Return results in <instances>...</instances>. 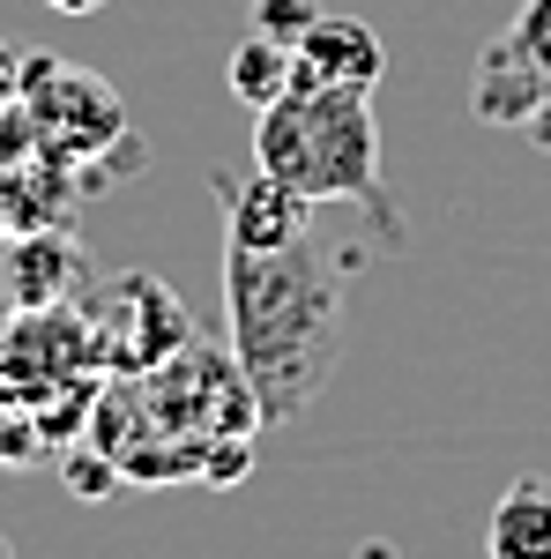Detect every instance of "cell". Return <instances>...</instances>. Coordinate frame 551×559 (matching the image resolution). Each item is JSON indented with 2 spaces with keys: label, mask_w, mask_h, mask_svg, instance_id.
Masks as SVG:
<instances>
[{
  "label": "cell",
  "mask_w": 551,
  "mask_h": 559,
  "mask_svg": "<svg viewBox=\"0 0 551 559\" xmlns=\"http://www.w3.org/2000/svg\"><path fill=\"white\" fill-rule=\"evenodd\" d=\"M350 276H358V247H328L321 231H306L291 247H224L231 358L254 388L261 426L313 411V395L343 366Z\"/></svg>",
  "instance_id": "6da1fadb"
},
{
  "label": "cell",
  "mask_w": 551,
  "mask_h": 559,
  "mask_svg": "<svg viewBox=\"0 0 551 559\" xmlns=\"http://www.w3.org/2000/svg\"><path fill=\"white\" fill-rule=\"evenodd\" d=\"M254 165L298 187L306 202H358L381 224L387 247H403V216L381 187V120L373 90L291 83L276 105L254 112Z\"/></svg>",
  "instance_id": "7a4b0ae2"
},
{
  "label": "cell",
  "mask_w": 551,
  "mask_h": 559,
  "mask_svg": "<svg viewBox=\"0 0 551 559\" xmlns=\"http://www.w3.org/2000/svg\"><path fill=\"white\" fill-rule=\"evenodd\" d=\"M23 112H31L38 157L68 165L75 179L89 173V157H105L128 134V112H120L112 83L75 68V60H52V52H23Z\"/></svg>",
  "instance_id": "3957f363"
},
{
  "label": "cell",
  "mask_w": 551,
  "mask_h": 559,
  "mask_svg": "<svg viewBox=\"0 0 551 559\" xmlns=\"http://www.w3.org/2000/svg\"><path fill=\"white\" fill-rule=\"evenodd\" d=\"M83 321H89V344H97V366H105V373H149V366H165L171 350L194 344L187 306L171 299L157 276H142V269L112 276V284L89 276Z\"/></svg>",
  "instance_id": "277c9868"
},
{
  "label": "cell",
  "mask_w": 551,
  "mask_h": 559,
  "mask_svg": "<svg viewBox=\"0 0 551 559\" xmlns=\"http://www.w3.org/2000/svg\"><path fill=\"white\" fill-rule=\"evenodd\" d=\"M209 187H216V202H224V247H291V239L313 231V210H321V202H306L298 187H284L261 165L247 179L216 173Z\"/></svg>",
  "instance_id": "5b68a950"
},
{
  "label": "cell",
  "mask_w": 551,
  "mask_h": 559,
  "mask_svg": "<svg viewBox=\"0 0 551 559\" xmlns=\"http://www.w3.org/2000/svg\"><path fill=\"white\" fill-rule=\"evenodd\" d=\"M387 75V45L373 23L358 15H313V31L291 45V83H321V90H373Z\"/></svg>",
  "instance_id": "8992f818"
},
{
  "label": "cell",
  "mask_w": 551,
  "mask_h": 559,
  "mask_svg": "<svg viewBox=\"0 0 551 559\" xmlns=\"http://www.w3.org/2000/svg\"><path fill=\"white\" fill-rule=\"evenodd\" d=\"M0 276H8V306H68L89 292V254L75 247V231H23L8 239L0 254Z\"/></svg>",
  "instance_id": "52a82bcc"
},
{
  "label": "cell",
  "mask_w": 551,
  "mask_h": 559,
  "mask_svg": "<svg viewBox=\"0 0 551 559\" xmlns=\"http://www.w3.org/2000/svg\"><path fill=\"white\" fill-rule=\"evenodd\" d=\"M484 559H551V477H514L484 522Z\"/></svg>",
  "instance_id": "ba28073f"
},
{
  "label": "cell",
  "mask_w": 551,
  "mask_h": 559,
  "mask_svg": "<svg viewBox=\"0 0 551 559\" xmlns=\"http://www.w3.org/2000/svg\"><path fill=\"white\" fill-rule=\"evenodd\" d=\"M544 105H551V90L537 83L529 60L500 38L492 52H484V68H477V120H492V128H529Z\"/></svg>",
  "instance_id": "9c48e42d"
},
{
  "label": "cell",
  "mask_w": 551,
  "mask_h": 559,
  "mask_svg": "<svg viewBox=\"0 0 551 559\" xmlns=\"http://www.w3.org/2000/svg\"><path fill=\"white\" fill-rule=\"evenodd\" d=\"M224 83H231V97H239L247 112L276 105V97L291 90V45L268 38V31H247V38L231 45V60H224Z\"/></svg>",
  "instance_id": "30bf717a"
},
{
  "label": "cell",
  "mask_w": 551,
  "mask_h": 559,
  "mask_svg": "<svg viewBox=\"0 0 551 559\" xmlns=\"http://www.w3.org/2000/svg\"><path fill=\"white\" fill-rule=\"evenodd\" d=\"M60 455V440L45 432V418L31 403H15V395H0V471H38Z\"/></svg>",
  "instance_id": "8fae6325"
},
{
  "label": "cell",
  "mask_w": 551,
  "mask_h": 559,
  "mask_svg": "<svg viewBox=\"0 0 551 559\" xmlns=\"http://www.w3.org/2000/svg\"><path fill=\"white\" fill-rule=\"evenodd\" d=\"M507 45L529 60V75L551 90V0H522V15L507 23Z\"/></svg>",
  "instance_id": "7c38bea8"
},
{
  "label": "cell",
  "mask_w": 551,
  "mask_h": 559,
  "mask_svg": "<svg viewBox=\"0 0 551 559\" xmlns=\"http://www.w3.org/2000/svg\"><path fill=\"white\" fill-rule=\"evenodd\" d=\"M60 477H68V492H83V500H105V492L120 485V463H112L97 440H75V448H60Z\"/></svg>",
  "instance_id": "4fadbf2b"
},
{
  "label": "cell",
  "mask_w": 551,
  "mask_h": 559,
  "mask_svg": "<svg viewBox=\"0 0 551 559\" xmlns=\"http://www.w3.org/2000/svg\"><path fill=\"white\" fill-rule=\"evenodd\" d=\"M313 15H321V0H254V31H268V38H284V45L306 38Z\"/></svg>",
  "instance_id": "5bb4252c"
},
{
  "label": "cell",
  "mask_w": 551,
  "mask_h": 559,
  "mask_svg": "<svg viewBox=\"0 0 551 559\" xmlns=\"http://www.w3.org/2000/svg\"><path fill=\"white\" fill-rule=\"evenodd\" d=\"M23 105V52L0 38V112H15Z\"/></svg>",
  "instance_id": "9a60e30c"
},
{
  "label": "cell",
  "mask_w": 551,
  "mask_h": 559,
  "mask_svg": "<svg viewBox=\"0 0 551 559\" xmlns=\"http://www.w3.org/2000/svg\"><path fill=\"white\" fill-rule=\"evenodd\" d=\"M45 8H60V15H97L105 0H45Z\"/></svg>",
  "instance_id": "2e32d148"
},
{
  "label": "cell",
  "mask_w": 551,
  "mask_h": 559,
  "mask_svg": "<svg viewBox=\"0 0 551 559\" xmlns=\"http://www.w3.org/2000/svg\"><path fill=\"white\" fill-rule=\"evenodd\" d=\"M0 559H15V552H8V537H0Z\"/></svg>",
  "instance_id": "e0dca14e"
}]
</instances>
